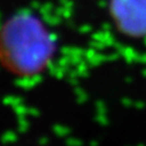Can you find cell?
I'll use <instances>...</instances> for the list:
<instances>
[{
  "instance_id": "cell-2",
  "label": "cell",
  "mask_w": 146,
  "mask_h": 146,
  "mask_svg": "<svg viewBox=\"0 0 146 146\" xmlns=\"http://www.w3.org/2000/svg\"><path fill=\"white\" fill-rule=\"evenodd\" d=\"M112 14L122 32L146 35V0H112Z\"/></svg>"
},
{
  "instance_id": "cell-1",
  "label": "cell",
  "mask_w": 146,
  "mask_h": 146,
  "mask_svg": "<svg viewBox=\"0 0 146 146\" xmlns=\"http://www.w3.org/2000/svg\"><path fill=\"white\" fill-rule=\"evenodd\" d=\"M4 51L11 67L32 72L47 62L52 43L40 23L31 15L14 16L4 30Z\"/></svg>"
}]
</instances>
